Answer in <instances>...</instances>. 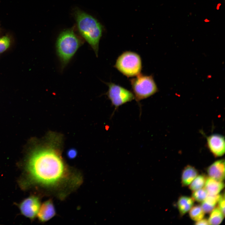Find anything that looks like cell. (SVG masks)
<instances>
[{
    "instance_id": "6da1fadb",
    "label": "cell",
    "mask_w": 225,
    "mask_h": 225,
    "mask_svg": "<svg viewBox=\"0 0 225 225\" xmlns=\"http://www.w3.org/2000/svg\"><path fill=\"white\" fill-rule=\"evenodd\" d=\"M26 169L32 181L48 189L59 188L72 178V172L60 155L50 148L34 151L28 160Z\"/></svg>"
},
{
    "instance_id": "7a4b0ae2",
    "label": "cell",
    "mask_w": 225,
    "mask_h": 225,
    "mask_svg": "<svg viewBox=\"0 0 225 225\" xmlns=\"http://www.w3.org/2000/svg\"><path fill=\"white\" fill-rule=\"evenodd\" d=\"M73 12L77 31L89 44L98 57L99 41L103 31V26L95 18L78 8H75Z\"/></svg>"
},
{
    "instance_id": "3957f363",
    "label": "cell",
    "mask_w": 225,
    "mask_h": 225,
    "mask_svg": "<svg viewBox=\"0 0 225 225\" xmlns=\"http://www.w3.org/2000/svg\"><path fill=\"white\" fill-rule=\"evenodd\" d=\"M77 32L75 27H73L63 30L58 36L56 47L62 70L83 43L84 39Z\"/></svg>"
},
{
    "instance_id": "277c9868",
    "label": "cell",
    "mask_w": 225,
    "mask_h": 225,
    "mask_svg": "<svg viewBox=\"0 0 225 225\" xmlns=\"http://www.w3.org/2000/svg\"><path fill=\"white\" fill-rule=\"evenodd\" d=\"M114 67L127 77H135L141 73L142 69L141 59L138 53L126 51L118 56Z\"/></svg>"
},
{
    "instance_id": "5b68a950",
    "label": "cell",
    "mask_w": 225,
    "mask_h": 225,
    "mask_svg": "<svg viewBox=\"0 0 225 225\" xmlns=\"http://www.w3.org/2000/svg\"><path fill=\"white\" fill-rule=\"evenodd\" d=\"M130 81L135 99L139 105L141 100L151 96L158 91L152 75L140 73Z\"/></svg>"
},
{
    "instance_id": "8992f818",
    "label": "cell",
    "mask_w": 225,
    "mask_h": 225,
    "mask_svg": "<svg viewBox=\"0 0 225 225\" xmlns=\"http://www.w3.org/2000/svg\"><path fill=\"white\" fill-rule=\"evenodd\" d=\"M105 83L108 87L106 95L114 106L115 111L120 106L135 99L133 93L124 87L112 82Z\"/></svg>"
},
{
    "instance_id": "52a82bcc",
    "label": "cell",
    "mask_w": 225,
    "mask_h": 225,
    "mask_svg": "<svg viewBox=\"0 0 225 225\" xmlns=\"http://www.w3.org/2000/svg\"><path fill=\"white\" fill-rule=\"evenodd\" d=\"M40 206V200L35 196L25 198L19 205L22 214L31 219H33L37 215Z\"/></svg>"
},
{
    "instance_id": "ba28073f",
    "label": "cell",
    "mask_w": 225,
    "mask_h": 225,
    "mask_svg": "<svg viewBox=\"0 0 225 225\" xmlns=\"http://www.w3.org/2000/svg\"><path fill=\"white\" fill-rule=\"evenodd\" d=\"M207 144L210 152L215 157H221L225 153L224 137L218 134H212L207 138Z\"/></svg>"
},
{
    "instance_id": "9c48e42d",
    "label": "cell",
    "mask_w": 225,
    "mask_h": 225,
    "mask_svg": "<svg viewBox=\"0 0 225 225\" xmlns=\"http://www.w3.org/2000/svg\"><path fill=\"white\" fill-rule=\"evenodd\" d=\"M207 171L209 177L223 181L225 178L224 160L222 159L216 161L208 168Z\"/></svg>"
},
{
    "instance_id": "30bf717a",
    "label": "cell",
    "mask_w": 225,
    "mask_h": 225,
    "mask_svg": "<svg viewBox=\"0 0 225 225\" xmlns=\"http://www.w3.org/2000/svg\"><path fill=\"white\" fill-rule=\"evenodd\" d=\"M56 211L53 203L51 200L44 202L40 206L37 216L41 222H47L54 217Z\"/></svg>"
},
{
    "instance_id": "8fae6325",
    "label": "cell",
    "mask_w": 225,
    "mask_h": 225,
    "mask_svg": "<svg viewBox=\"0 0 225 225\" xmlns=\"http://www.w3.org/2000/svg\"><path fill=\"white\" fill-rule=\"evenodd\" d=\"M224 187V184L222 181L209 177L206 179L204 188L208 195H216L219 194Z\"/></svg>"
},
{
    "instance_id": "7c38bea8",
    "label": "cell",
    "mask_w": 225,
    "mask_h": 225,
    "mask_svg": "<svg viewBox=\"0 0 225 225\" xmlns=\"http://www.w3.org/2000/svg\"><path fill=\"white\" fill-rule=\"evenodd\" d=\"M198 172L194 167L187 166L183 169L181 175V183L182 186L189 185L198 175Z\"/></svg>"
},
{
    "instance_id": "4fadbf2b",
    "label": "cell",
    "mask_w": 225,
    "mask_h": 225,
    "mask_svg": "<svg viewBox=\"0 0 225 225\" xmlns=\"http://www.w3.org/2000/svg\"><path fill=\"white\" fill-rule=\"evenodd\" d=\"M194 200L189 197L182 196L178 198L177 202L178 209L182 216L188 212L193 206Z\"/></svg>"
},
{
    "instance_id": "5bb4252c",
    "label": "cell",
    "mask_w": 225,
    "mask_h": 225,
    "mask_svg": "<svg viewBox=\"0 0 225 225\" xmlns=\"http://www.w3.org/2000/svg\"><path fill=\"white\" fill-rule=\"evenodd\" d=\"M220 195H208L205 199L202 202L201 207L204 213H210L215 208Z\"/></svg>"
},
{
    "instance_id": "9a60e30c",
    "label": "cell",
    "mask_w": 225,
    "mask_h": 225,
    "mask_svg": "<svg viewBox=\"0 0 225 225\" xmlns=\"http://www.w3.org/2000/svg\"><path fill=\"white\" fill-rule=\"evenodd\" d=\"M208 220L209 225H219L222 222L224 216L218 207L214 208L210 212Z\"/></svg>"
},
{
    "instance_id": "2e32d148",
    "label": "cell",
    "mask_w": 225,
    "mask_h": 225,
    "mask_svg": "<svg viewBox=\"0 0 225 225\" xmlns=\"http://www.w3.org/2000/svg\"><path fill=\"white\" fill-rule=\"evenodd\" d=\"M204 213L201 206L197 205L192 207L190 209L189 215L192 220L197 221L203 218Z\"/></svg>"
},
{
    "instance_id": "e0dca14e",
    "label": "cell",
    "mask_w": 225,
    "mask_h": 225,
    "mask_svg": "<svg viewBox=\"0 0 225 225\" xmlns=\"http://www.w3.org/2000/svg\"><path fill=\"white\" fill-rule=\"evenodd\" d=\"M206 179L202 174L198 175L189 184L190 189L193 191L202 188L205 185Z\"/></svg>"
},
{
    "instance_id": "ac0fdd59",
    "label": "cell",
    "mask_w": 225,
    "mask_h": 225,
    "mask_svg": "<svg viewBox=\"0 0 225 225\" xmlns=\"http://www.w3.org/2000/svg\"><path fill=\"white\" fill-rule=\"evenodd\" d=\"M208 194L204 188H201L193 191L192 198L198 202H202L207 197Z\"/></svg>"
},
{
    "instance_id": "d6986e66",
    "label": "cell",
    "mask_w": 225,
    "mask_h": 225,
    "mask_svg": "<svg viewBox=\"0 0 225 225\" xmlns=\"http://www.w3.org/2000/svg\"><path fill=\"white\" fill-rule=\"evenodd\" d=\"M11 44V39L8 36L6 35L0 37V54L7 51Z\"/></svg>"
},
{
    "instance_id": "ffe728a7",
    "label": "cell",
    "mask_w": 225,
    "mask_h": 225,
    "mask_svg": "<svg viewBox=\"0 0 225 225\" xmlns=\"http://www.w3.org/2000/svg\"><path fill=\"white\" fill-rule=\"evenodd\" d=\"M218 207L225 216V197L224 193L220 195L218 201Z\"/></svg>"
},
{
    "instance_id": "44dd1931",
    "label": "cell",
    "mask_w": 225,
    "mask_h": 225,
    "mask_svg": "<svg viewBox=\"0 0 225 225\" xmlns=\"http://www.w3.org/2000/svg\"><path fill=\"white\" fill-rule=\"evenodd\" d=\"M77 152L74 149H71L68 152L67 155L69 158H74L77 155Z\"/></svg>"
},
{
    "instance_id": "7402d4cb",
    "label": "cell",
    "mask_w": 225,
    "mask_h": 225,
    "mask_svg": "<svg viewBox=\"0 0 225 225\" xmlns=\"http://www.w3.org/2000/svg\"><path fill=\"white\" fill-rule=\"evenodd\" d=\"M195 225H209L208 220L206 219H202L196 221Z\"/></svg>"
}]
</instances>
